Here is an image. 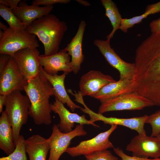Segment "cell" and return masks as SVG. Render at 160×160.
<instances>
[{"label": "cell", "instance_id": "6da1fadb", "mask_svg": "<svg viewBox=\"0 0 160 160\" xmlns=\"http://www.w3.org/2000/svg\"><path fill=\"white\" fill-rule=\"evenodd\" d=\"M136 92L160 106V33H151L135 52Z\"/></svg>", "mask_w": 160, "mask_h": 160}, {"label": "cell", "instance_id": "7a4b0ae2", "mask_svg": "<svg viewBox=\"0 0 160 160\" xmlns=\"http://www.w3.org/2000/svg\"><path fill=\"white\" fill-rule=\"evenodd\" d=\"M24 90L31 102L29 116L35 124H50L52 111L49 99L54 93L50 83L39 75L28 81Z\"/></svg>", "mask_w": 160, "mask_h": 160}, {"label": "cell", "instance_id": "3957f363", "mask_svg": "<svg viewBox=\"0 0 160 160\" xmlns=\"http://www.w3.org/2000/svg\"><path fill=\"white\" fill-rule=\"evenodd\" d=\"M67 29L65 21L54 15L49 14L35 20L25 30L38 37L43 45L44 55L49 56L59 52Z\"/></svg>", "mask_w": 160, "mask_h": 160}, {"label": "cell", "instance_id": "277c9868", "mask_svg": "<svg viewBox=\"0 0 160 160\" xmlns=\"http://www.w3.org/2000/svg\"><path fill=\"white\" fill-rule=\"evenodd\" d=\"M6 111L13 131L16 146L22 126L26 124L29 116L31 102L28 97L20 91H13L7 95L5 104Z\"/></svg>", "mask_w": 160, "mask_h": 160}, {"label": "cell", "instance_id": "5b68a950", "mask_svg": "<svg viewBox=\"0 0 160 160\" xmlns=\"http://www.w3.org/2000/svg\"><path fill=\"white\" fill-rule=\"evenodd\" d=\"M98 113L122 110H140L154 106L153 102L136 92L124 94L100 102Z\"/></svg>", "mask_w": 160, "mask_h": 160}, {"label": "cell", "instance_id": "8992f818", "mask_svg": "<svg viewBox=\"0 0 160 160\" xmlns=\"http://www.w3.org/2000/svg\"><path fill=\"white\" fill-rule=\"evenodd\" d=\"M39 47L36 35L25 30H16L9 27L4 31L3 37L0 40V54L13 57L16 52L22 49Z\"/></svg>", "mask_w": 160, "mask_h": 160}, {"label": "cell", "instance_id": "52a82bcc", "mask_svg": "<svg viewBox=\"0 0 160 160\" xmlns=\"http://www.w3.org/2000/svg\"><path fill=\"white\" fill-rule=\"evenodd\" d=\"M83 128L84 125L78 124L71 131L64 133L60 131L57 125H53L52 133L47 139L50 147L48 160H59L61 155L69 147L73 139L76 136L86 135L87 132Z\"/></svg>", "mask_w": 160, "mask_h": 160}, {"label": "cell", "instance_id": "ba28073f", "mask_svg": "<svg viewBox=\"0 0 160 160\" xmlns=\"http://www.w3.org/2000/svg\"><path fill=\"white\" fill-rule=\"evenodd\" d=\"M117 127L116 125H111L109 129L99 133L92 138L82 141L75 146L69 147L65 152L72 157L82 155L85 156L113 148L114 146L109 138Z\"/></svg>", "mask_w": 160, "mask_h": 160}, {"label": "cell", "instance_id": "9c48e42d", "mask_svg": "<svg viewBox=\"0 0 160 160\" xmlns=\"http://www.w3.org/2000/svg\"><path fill=\"white\" fill-rule=\"evenodd\" d=\"M110 40L96 39L94 41V44L98 47L108 63L119 71V79H134L136 72L135 63H127L122 60L111 47Z\"/></svg>", "mask_w": 160, "mask_h": 160}, {"label": "cell", "instance_id": "30bf717a", "mask_svg": "<svg viewBox=\"0 0 160 160\" xmlns=\"http://www.w3.org/2000/svg\"><path fill=\"white\" fill-rule=\"evenodd\" d=\"M40 52L37 48H25L16 52L12 57L20 71L28 81L39 75Z\"/></svg>", "mask_w": 160, "mask_h": 160}, {"label": "cell", "instance_id": "8fae6325", "mask_svg": "<svg viewBox=\"0 0 160 160\" xmlns=\"http://www.w3.org/2000/svg\"><path fill=\"white\" fill-rule=\"evenodd\" d=\"M126 150L132 156L145 158H160V146L156 137L138 134L127 145Z\"/></svg>", "mask_w": 160, "mask_h": 160}, {"label": "cell", "instance_id": "7c38bea8", "mask_svg": "<svg viewBox=\"0 0 160 160\" xmlns=\"http://www.w3.org/2000/svg\"><path fill=\"white\" fill-rule=\"evenodd\" d=\"M27 81L11 57L4 71L0 75V95H7L14 91L23 90Z\"/></svg>", "mask_w": 160, "mask_h": 160}, {"label": "cell", "instance_id": "4fadbf2b", "mask_svg": "<svg viewBox=\"0 0 160 160\" xmlns=\"http://www.w3.org/2000/svg\"><path fill=\"white\" fill-rule=\"evenodd\" d=\"M84 108L80 109L85 113L88 114L90 121L93 122L97 121H102L105 124L111 125H116L126 127L132 130L136 131L138 134L141 135H146L144 126L148 116L146 115L142 116L129 118H120L114 117H106L102 114L96 113L89 109L86 105Z\"/></svg>", "mask_w": 160, "mask_h": 160}, {"label": "cell", "instance_id": "5bb4252c", "mask_svg": "<svg viewBox=\"0 0 160 160\" xmlns=\"http://www.w3.org/2000/svg\"><path fill=\"white\" fill-rule=\"evenodd\" d=\"M116 81L109 75L105 74L97 70H91L81 77L78 92L83 96L92 97L104 86Z\"/></svg>", "mask_w": 160, "mask_h": 160}, {"label": "cell", "instance_id": "9a60e30c", "mask_svg": "<svg viewBox=\"0 0 160 160\" xmlns=\"http://www.w3.org/2000/svg\"><path fill=\"white\" fill-rule=\"evenodd\" d=\"M51 107L52 111L57 114L59 116L60 120L57 126L63 132L68 133L72 131L75 123L100 127L95 123L87 119L84 115L80 116L76 113L71 112L65 107L63 103L56 98L53 104H51Z\"/></svg>", "mask_w": 160, "mask_h": 160}, {"label": "cell", "instance_id": "2e32d148", "mask_svg": "<svg viewBox=\"0 0 160 160\" xmlns=\"http://www.w3.org/2000/svg\"><path fill=\"white\" fill-rule=\"evenodd\" d=\"M39 59L41 66L49 75L57 74L59 71L68 74L72 71L70 55L65 48L50 56L40 55Z\"/></svg>", "mask_w": 160, "mask_h": 160}, {"label": "cell", "instance_id": "e0dca14e", "mask_svg": "<svg viewBox=\"0 0 160 160\" xmlns=\"http://www.w3.org/2000/svg\"><path fill=\"white\" fill-rule=\"evenodd\" d=\"M68 74L64 72L62 74L52 75L45 72L41 66L39 75L48 81L51 85L54 95L59 101L63 104L66 103L72 112L76 109H81V107L75 104L71 99L65 90L64 80Z\"/></svg>", "mask_w": 160, "mask_h": 160}, {"label": "cell", "instance_id": "ac0fdd59", "mask_svg": "<svg viewBox=\"0 0 160 160\" xmlns=\"http://www.w3.org/2000/svg\"><path fill=\"white\" fill-rule=\"evenodd\" d=\"M134 79H119L102 88L92 97L100 102L124 94L136 92Z\"/></svg>", "mask_w": 160, "mask_h": 160}, {"label": "cell", "instance_id": "d6986e66", "mask_svg": "<svg viewBox=\"0 0 160 160\" xmlns=\"http://www.w3.org/2000/svg\"><path fill=\"white\" fill-rule=\"evenodd\" d=\"M53 8V5L43 7L33 4L29 5L25 1H21L17 7L12 10L23 22L25 29L35 20L50 14Z\"/></svg>", "mask_w": 160, "mask_h": 160}, {"label": "cell", "instance_id": "ffe728a7", "mask_svg": "<svg viewBox=\"0 0 160 160\" xmlns=\"http://www.w3.org/2000/svg\"><path fill=\"white\" fill-rule=\"evenodd\" d=\"M87 24L84 20H81L77 31L71 42L65 48L68 53L71 57V61L72 71L75 74L78 73L81 65L84 60L82 52V40Z\"/></svg>", "mask_w": 160, "mask_h": 160}, {"label": "cell", "instance_id": "44dd1931", "mask_svg": "<svg viewBox=\"0 0 160 160\" xmlns=\"http://www.w3.org/2000/svg\"><path fill=\"white\" fill-rule=\"evenodd\" d=\"M25 145L29 160H46L50 150L47 139L39 135H33L25 140Z\"/></svg>", "mask_w": 160, "mask_h": 160}, {"label": "cell", "instance_id": "7402d4cb", "mask_svg": "<svg viewBox=\"0 0 160 160\" xmlns=\"http://www.w3.org/2000/svg\"><path fill=\"white\" fill-rule=\"evenodd\" d=\"M15 148L12 129L4 110L0 117V148L8 155L14 151Z\"/></svg>", "mask_w": 160, "mask_h": 160}, {"label": "cell", "instance_id": "603a6c76", "mask_svg": "<svg viewBox=\"0 0 160 160\" xmlns=\"http://www.w3.org/2000/svg\"><path fill=\"white\" fill-rule=\"evenodd\" d=\"M101 2L105 9V15L108 18L113 26L112 31L107 36V39H111L119 29L122 18L116 4L112 0H101Z\"/></svg>", "mask_w": 160, "mask_h": 160}, {"label": "cell", "instance_id": "cb8c5ba5", "mask_svg": "<svg viewBox=\"0 0 160 160\" xmlns=\"http://www.w3.org/2000/svg\"><path fill=\"white\" fill-rule=\"evenodd\" d=\"M160 12V1L148 5L145 12L142 15L136 16L129 19L122 18L119 29L124 33H127L128 30L132 28L135 24L141 23L142 20L150 15L153 14Z\"/></svg>", "mask_w": 160, "mask_h": 160}, {"label": "cell", "instance_id": "d4e9b609", "mask_svg": "<svg viewBox=\"0 0 160 160\" xmlns=\"http://www.w3.org/2000/svg\"><path fill=\"white\" fill-rule=\"evenodd\" d=\"M0 15L7 22L10 28L16 30H25L23 22L10 8L0 4Z\"/></svg>", "mask_w": 160, "mask_h": 160}, {"label": "cell", "instance_id": "484cf974", "mask_svg": "<svg viewBox=\"0 0 160 160\" xmlns=\"http://www.w3.org/2000/svg\"><path fill=\"white\" fill-rule=\"evenodd\" d=\"M25 141L23 136L20 135L14 151L7 156L1 157L0 160H27Z\"/></svg>", "mask_w": 160, "mask_h": 160}, {"label": "cell", "instance_id": "4316f807", "mask_svg": "<svg viewBox=\"0 0 160 160\" xmlns=\"http://www.w3.org/2000/svg\"><path fill=\"white\" fill-rule=\"evenodd\" d=\"M145 123L149 124L151 126V136L157 137L160 133V110L148 116Z\"/></svg>", "mask_w": 160, "mask_h": 160}, {"label": "cell", "instance_id": "83f0119b", "mask_svg": "<svg viewBox=\"0 0 160 160\" xmlns=\"http://www.w3.org/2000/svg\"><path fill=\"white\" fill-rule=\"evenodd\" d=\"M85 157L87 160H118L117 157L107 150L86 156Z\"/></svg>", "mask_w": 160, "mask_h": 160}, {"label": "cell", "instance_id": "f1b7e54d", "mask_svg": "<svg viewBox=\"0 0 160 160\" xmlns=\"http://www.w3.org/2000/svg\"><path fill=\"white\" fill-rule=\"evenodd\" d=\"M113 149L115 153L120 157L122 160H160V158L149 159L133 156H129L125 154L124 151L119 147L116 148L114 147Z\"/></svg>", "mask_w": 160, "mask_h": 160}, {"label": "cell", "instance_id": "f546056e", "mask_svg": "<svg viewBox=\"0 0 160 160\" xmlns=\"http://www.w3.org/2000/svg\"><path fill=\"white\" fill-rule=\"evenodd\" d=\"M70 1V0H34L32 1V4L46 6L57 4H67Z\"/></svg>", "mask_w": 160, "mask_h": 160}, {"label": "cell", "instance_id": "4dcf8cb0", "mask_svg": "<svg viewBox=\"0 0 160 160\" xmlns=\"http://www.w3.org/2000/svg\"><path fill=\"white\" fill-rule=\"evenodd\" d=\"M11 57L7 54H0V75H1L4 71Z\"/></svg>", "mask_w": 160, "mask_h": 160}, {"label": "cell", "instance_id": "1f68e13d", "mask_svg": "<svg viewBox=\"0 0 160 160\" xmlns=\"http://www.w3.org/2000/svg\"><path fill=\"white\" fill-rule=\"evenodd\" d=\"M149 25L151 33H160V18L152 20Z\"/></svg>", "mask_w": 160, "mask_h": 160}, {"label": "cell", "instance_id": "d6a6232c", "mask_svg": "<svg viewBox=\"0 0 160 160\" xmlns=\"http://www.w3.org/2000/svg\"><path fill=\"white\" fill-rule=\"evenodd\" d=\"M0 95V113H1L3 111V107L5 105L7 95Z\"/></svg>", "mask_w": 160, "mask_h": 160}, {"label": "cell", "instance_id": "836d02e7", "mask_svg": "<svg viewBox=\"0 0 160 160\" xmlns=\"http://www.w3.org/2000/svg\"><path fill=\"white\" fill-rule=\"evenodd\" d=\"M9 5V8L12 9L17 7L21 1L20 0H7Z\"/></svg>", "mask_w": 160, "mask_h": 160}, {"label": "cell", "instance_id": "e575fe53", "mask_svg": "<svg viewBox=\"0 0 160 160\" xmlns=\"http://www.w3.org/2000/svg\"><path fill=\"white\" fill-rule=\"evenodd\" d=\"M75 1L84 6H90V4L86 1L83 0H76Z\"/></svg>", "mask_w": 160, "mask_h": 160}, {"label": "cell", "instance_id": "d590c367", "mask_svg": "<svg viewBox=\"0 0 160 160\" xmlns=\"http://www.w3.org/2000/svg\"><path fill=\"white\" fill-rule=\"evenodd\" d=\"M0 4L5 7H9V5L7 0H0Z\"/></svg>", "mask_w": 160, "mask_h": 160}, {"label": "cell", "instance_id": "8d00e7d4", "mask_svg": "<svg viewBox=\"0 0 160 160\" xmlns=\"http://www.w3.org/2000/svg\"><path fill=\"white\" fill-rule=\"evenodd\" d=\"M9 27L7 26L3 23H2L1 21H0V30H3L4 31H5L7 30Z\"/></svg>", "mask_w": 160, "mask_h": 160}, {"label": "cell", "instance_id": "74e56055", "mask_svg": "<svg viewBox=\"0 0 160 160\" xmlns=\"http://www.w3.org/2000/svg\"><path fill=\"white\" fill-rule=\"evenodd\" d=\"M4 31L0 30V40H1L4 35Z\"/></svg>", "mask_w": 160, "mask_h": 160}, {"label": "cell", "instance_id": "f35d334b", "mask_svg": "<svg viewBox=\"0 0 160 160\" xmlns=\"http://www.w3.org/2000/svg\"><path fill=\"white\" fill-rule=\"evenodd\" d=\"M158 140L160 146V133L156 137Z\"/></svg>", "mask_w": 160, "mask_h": 160}]
</instances>
